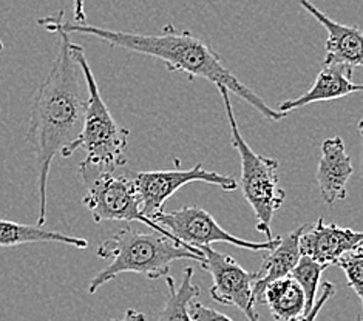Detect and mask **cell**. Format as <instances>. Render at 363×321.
Wrapping results in <instances>:
<instances>
[{
	"label": "cell",
	"instance_id": "cell-6",
	"mask_svg": "<svg viewBox=\"0 0 363 321\" xmlns=\"http://www.w3.org/2000/svg\"><path fill=\"white\" fill-rule=\"evenodd\" d=\"M121 169L123 167L93 166V164L84 161L79 164V173L85 184V195L82 201L87 205L94 223L140 221L152 230L183 244L162 225L144 216L141 199L135 187L132 173L130 170L121 171Z\"/></svg>",
	"mask_w": 363,
	"mask_h": 321
},
{
	"label": "cell",
	"instance_id": "cell-1",
	"mask_svg": "<svg viewBox=\"0 0 363 321\" xmlns=\"http://www.w3.org/2000/svg\"><path fill=\"white\" fill-rule=\"evenodd\" d=\"M60 38L55 64L40 84L31 103L27 142L36 153L39 210L38 225L47 220V190L55 156L82 132L89 90L79 64L73 55L70 34L51 30Z\"/></svg>",
	"mask_w": 363,
	"mask_h": 321
},
{
	"label": "cell",
	"instance_id": "cell-2",
	"mask_svg": "<svg viewBox=\"0 0 363 321\" xmlns=\"http://www.w3.org/2000/svg\"><path fill=\"white\" fill-rule=\"evenodd\" d=\"M38 22L47 31L57 28L67 34L93 36L108 43L110 47L124 48L133 51V53L160 59L161 62L166 64L170 73H184L189 79L201 77V79L209 81L215 85L226 86L228 91L237 94L240 99L246 101L250 107H254L258 113H262L264 118L274 120V123H279V120L286 118V113L274 110L252 89L240 82L223 65V59L217 51L211 48L200 38H195L190 31L178 33L172 25H166L158 36L115 31L101 28L87 22H65L64 11H59L56 16L40 17Z\"/></svg>",
	"mask_w": 363,
	"mask_h": 321
},
{
	"label": "cell",
	"instance_id": "cell-24",
	"mask_svg": "<svg viewBox=\"0 0 363 321\" xmlns=\"http://www.w3.org/2000/svg\"><path fill=\"white\" fill-rule=\"evenodd\" d=\"M4 50V43L2 42H0V51H2Z\"/></svg>",
	"mask_w": 363,
	"mask_h": 321
},
{
	"label": "cell",
	"instance_id": "cell-22",
	"mask_svg": "<svg viewBox=\"0 0 363 321\" xmlns=\"http://www.w3.org/2000/svg\"><path fill=\"white\" fill-rule=\"evenodd\" d=\"M85 0H73V13H74V22L85 23L87 22V16L84 11Z\"/></svg>",
	"mask_w": 363,
	"mask_h": 321
},
{
	"label": "cell",
	"instance_id": "cell-5",
	"mask_svg": "<svg viewBox=\"0 0 363 321\" xmlns=\"http://www.w3.org/2000/svg\"><path fill=\"white\" fill-rule=\"evenodd\" d=\"M226 110V118L230 128V142L237 150L241 162L240 187L247 204L252 207L257 218V230L262 232L266 241L274 240L271 224L275 212L280 209L286 198V192L280 187L279 162L255 153L241 135L235 113L229 99L226 86L217 85Z\"/></svg>",
	"mask_w": 363,
	"mask_h": 321
},
{
	"label": "cell",
	"instance_id": "cell-16",
	"mask_svg": "<svg viewBox=\"0 0 363 321\" xmlns=\"http://www.w3.org/2000/svg\"><path fill=\"white\" fill-rule=\"evenodd\" d=\"M34 242H60L77 249H87L89 241L65 233L48 230L44 225H28L16 221L0 220V247H17Z\"/></svg>",
	"mask_w": 363,
	"mask_h": 321
},
{
	"label": "cell",
	"instance_id": "cell-7",
	"mask_svg": "<svg viewBox=\"0 0 363 321\" xmlns=\"http://www.w3.org/2000/svg\"><path fill=\"white\" fill-rule=\"evenodd\" d=\"M132 178L138 195L141 199V209L144 216L153 218L155 215L164 209L169 199L174 196L179 188L192 184V182H206V184L221 187L226 192H232L238 187L235 178L220 175L217 171H209L203 169V164L198 162L192 169H181L179 159L175 161L174 170H153V171H133Z\"/></svg>",
	"mask_w": 363,
	"mask_h": 321
},
{
	"label": "cell",
	"instance_id": "cell-3",
	"mask_svg": "<svg viewBox=\"0 0 363 321\" xmlns=\"http://www.w3.org/2000/svg\"><path fill=\"white\" fill-rule=\"evenodd\" d=\"M96 255L108 259V266L93 276L89 293H96L99 288L115 280L118 275L132 272L158 280L169 275L170 264L177 259H194L203 263V252L198 247H187L161 235L158 232L143 233L132 227L118 230L113 237L102 241Z\"/></svg>",
	"mask_w": 363,
	"mask_h": 321
},
{
	"label": "cell",
	"instance_id": "cell-21",
	"mask_svg": "<svg viewBox=\"0 0 363 321\" xmlns=\"http://www.w3.org/2000/svg\"><path fill=\"white\" fill-rule=\"evenodd\" d=\"M334 293H335L334 284H333L331 281L323 283V284H322V292H320L318 298H315L313 308H311V309L306 312V314H303L300 318L294 320V321H315L317 317H318V314H320V310H322V309L325 308V305H326L328 301L331 300V297H333Z\"/></svg>",
	"mask_w": 363,
	"mask_h": 321
},
{
	"label": "cell",
	"instance_id": "cell-4",
	"mask_svg": "<svg viewBox=\"0 0 363 321\" xmlns=\"http://www.w3.org/2000/svg\"><path fill=\"white\" fill-rule=\"evenodd\" d=\"M73 55L79 64L89 90V106L85 111L82 132L76 140L60 152L62 158H70L74 152L87 153L84 162L101 167H125V150L130 130L119 127L102 99L99 86L85 57L84 48L72 42Z\"/></svg>",
	"mask_w": 363,
	"mask_h": 321
},
{
	"label": "cell",
	"instance_id": "cell-9",
	"mask_svg": "<svg viewBox=\"0 0 363 321\" xmlns=\"http://www.w3.org/2000/svg\"><path fill=\"white\" fill-rule=\"evenodd\" d=\"M198 249L203 252L201 267L213 280L209 289L212 300L224 306L238 308L249 321H260L254 298L255 274L247 272L232 257L213 250L211 246Z\"/></svg>",
	"mask_w": 363,
	"mask_h": 321
},
{
	"label": "cell",
	"instance_id": "cell-17",
	"mask_svg": "<svg viewBox=\"0 0 363 321\" xmlns=\"http://www.w3.org/2000/svg\"><path fill=\"white\" fill-rule=\"evenodd\" d=\"M167 280V300L158 315V321H194L190 317V301L200 295V288L194 283V269L186 267L183 280L175 286V280L166 275Z\"/></svg>",
	"mask_w": 363,
	"mask_h": 321
},
{
	"label": "cell",
	"instance_id": "cell-23",
	"mask_svg": "<svg viewBox=\"0 0 363 321\" xmlns=\"http://www.w3.org/2000/svg\"><path fill=\"white\" fill-rule=\"evenodd\" d=\"M110 321H147V318H145V315L143 314V312H140V310L127 309L123 318H118V320L111 318Z\"/></svg>",
	"mask_w": 363,
	"mask_h": 321
},
{
	"label": "cell",
	"instance_id": "cell-12",
	"mask_svg": "<svg viewBox=\"0 0 363 321\" xmlns=\"http://www.w3.org/2000/svg\"><path fill=\"white\" fill-rule=\"evenodd\" d=\"M352 173V159L342 137L334 136L325 140L317 167V182L325 204L333 205L347 198V186Z\"/></svg>",
	"mask_w": 363,
	"mask_h": 321
},
{
	"label": "cell",
	"instance_id": "cell-15",
	"mask_svg": "<svg viewBox=\"0 0 363 321\" xmlns=\"http://www.w3.org/2000/svg\"><path fill=\"white\" fill-rule=\"evenodd\" d=\"M260 303L269 308L277 321H294L306 314L305 293L291 275L267 284Z\"/></svg>",
	"mask_w": 363,
	"mask_h": 321
},
{
	"label": "cell",
	"instance_id": "cell-8",
	"mask_svg": "<svg viewBox=\"0 0 363 321\" xmlns=\"http://www.w3.org/2000/svg\"><path fill=\"white\" fill-rule=\"evenodd\" d=\"M152 220L162 225L184 246L201 247L215 244V242H229L240 249L267 252L279 242V237L263 242L241 240L224 230L209 212L196 205H184L183 209L175 212H166L162 209Z\"/></svg>",
	"mask_w": 363,
	"mask_h": 321
},
{
	"label": "cell",
	"instance_id": "cell-19",
	"mask_svg": "<svg viewBox=\"0 0 363 321\" xmlns=\"http://www.w3.org/2000/svg\"><path fill=\"white\" fill-rule=\"evenodd\" d=\"M339 266L345 276H347V281L350 288L356 292L357 298L363 300V247L362 244L354 247L348 252H345L343 255L337 258L334 263Z\"/></svg>",
	"mask_w": 363,
	"mask_h": 321
},
{
	"label": "cell",
	"instance_id": "cell-18",
	"mask_svg": "<svg viewBox=\"0 0 363 321\" xmlns=\"http://www.w3.org/2000/svg\"><path fill=\"white\" fill-rule=\"evenodd\" d=\"M326 264H322L313 258L301 255L296 267L292 269L291 276L300 284L301 291L305 293L306 312L314 305V301L317 298L318 284L320 280H322V274L326 271Z\"/></svg>",
	"mask_w": 363,
	"mask_h": 321
},
{
	"label": "cell",
	"instance_id": "cell-10",
	"mask_svg": "<svg viewBox=\"0 0 363 321\" xmlns=\"http://www.w3.org/2000/svg\"><path fill=\"white\" fill-rule=\"evenodd\" d=\"M363 233L348 227H340L334 223L326 224L318 218L314 225L303 230L298 240L300 255L315 259L322 264H334L337 258L362 244Z\"/></svg>",
	"mask_w": 363,
	"mask_h": 321
},
{
	"label": "cell",
	"instance_id": "cell-20",
	"mask_svg": "<svg viewBox=\"0 0 363 321\" xmlns=\"http://www.w3.org/2000/svg\"><path fill=\"white\" fill-rule=\"evenodd\" d=\"M189 310H190V317H192L194 321H233L228 315H224L223 312L215 310L209 306L203 305V303L196 301V298L190 301Z\"/></svg>",
	"mask_w": 363,
	"mask_h": 321
},
{
	"label": "cell",
	"instance_id": "cell-13",
	"mask_svg": "<svg viewBox=\"0 0 363 321\" xmlns=\"http://www.w3.org/2000/svg\"><path fill=\"white\" fill-rule=\"evenodd\" d=\"M351 73L352 72L348 70L347 67L323 64L322 70L318 72L317 79L313 84V86H311L305 94H301L300 98L281 102L279 111L286 113L288 115L289 111L311 106V103L334 101V99L348 96V94L360 93L362 85L351 79L350 77Z\"/></svg>",
	"mask_w": 363,
	"mask_h": 321
},
{
	"label": "cell",
	"instance_id": "cell-11",
	"mask_svg": "<svg viewBox=\"0 0 363 321\" xmlns=\"http://www.w3.org/2000/svg\"><path fill=\"white\" fill-rule=\"evenodd\" d=\"M297 2L328 31V39L325 43L326 56L323 64L342 65L347 67L351 72L354 68L362 67L363 40L360 28L333 21L331 17L320 11L309 0H297Z\"/></svg>",
	"mask_w": 363,
	"mask_h": 321
},
{
	"label": "cell",
	"instance_id": "cell-14",
	"mask_svg": "<svg viewBox=\"0 0 363 321\" xmlns=\"http://www.w3.org/2000/svg\"><path fill=\"white\" fill-rule=\"evenodd\" d=\"M306 227L308 224L289 232L286 237L279 238V242H277L271 250H267L269 254L264 257L262 267L255 272V281H254L255 303H260L262 293L266 286L271 281L291 275L292 269L296 267L298 258L301 257L300 249H298V240Z\"/></svg>",
	"mask_w": 363,
	"mask_h": 321
}]
</instances>
